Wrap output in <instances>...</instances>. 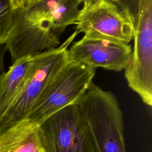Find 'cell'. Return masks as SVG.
<instances>
[{
  "label": "cell",
  "mask_w": 152,
  "mask_h": 152,
  "mask_svg": "<svg viewBox=\"0 0 152 152\" xmlns=\"http://www.w3.org/2000/svg\"><path fill=\"white\" fill-rule=\"evenodd\" d=\"M75 103L87 125L94 152H126L123 113L110 91L93 82Z\"/></svg>",
  "instance_id": "obj_1"
},
{
  "label": "cell",
  "mask_w": 152,
  "mask_h": 152,
  "mask_svg": "<svg viewBox=\"0 0 152 152\" xmlns=\"http://www.w3.org/2000/svg\"><path fill=\"white\" fill-rule=\"evenodd\" d=\"M78 34L75 30L58 46L31 57L24 84L0 120V131L27 118L45 87L68 61V49Z\"/></svg>",
  "instance_id": "obj_2"
},
{
  "label": "cell",
  "mask_w": 152,
  "mask_h": 152,
  "mask_svg": "<svg viewBox=\"0 0 152 152\" xmlns=\"http://www.w3.org/2000/svg\"><path fill=\"white\" fill-rule=\"evenodd\" d=\"M134 25V46L125 69L128 86L152 105V0H134L126 8Z\"/></svg>",
  "instance_id": "obj_3"
},
{
  "label": "cell",
  "mask_w": 152,
  "mask_h": 152,
  "mask_svg": "<svg viewBox=\"0 0 152 152\" xmlns=\"http://www.w3.org/2000/svg\"><path fill=\"white\" fill-rule=\"evenodd\" d=\"M95 74L93 68L68 61L45 87L26 119L37 126L53 113L75 103L93 83Z\"/></svg>",
  "instance_id": "obj_4"
},
{
  "label": "cell",
  "mask_w": 152,
  "mask_h": 152,
  "mask_svg": "<svg viewBox=\"0 0 152 152\" xmlns=\"http://www.w3.org/2000/svg\"><path fill=\"white\" fill-rule=\"evenodd\" d=\"M37 129L43 152H94L87 125L75 103L53 113Z\"/></svg>",
  "instance_id": "obj_5"
},
{
  "label": "cell",
  "mask_w": 152,
  "mask_h": 152,
  "mask_svg": "<svg viewBox=\"0 0 152 152\" xmlns=\"http://www.w3.org/2000/svg\"><path fill=\"white\" fill-rule=\"evenodd\" d=\"M75 30L92 38L105 39L129 44L133 39L134 25L131 15L110 0L80 8Z\"/></svg>",
  "instance_id": "obj_6"
},
{
  "label": "cell",
  "mask_w": 152,
  "mask_h": 152,
  "mask_svg": "<svg viewBox=\"0 0 152 152\" xmlns=\"http://www.w3.org/2000/svg\"><path fill=\"white\" fill-rule=\"evenodd\" d=\"M80 5L78 0H40L17 9L15 14L46 43L55 44L67 27L75 25Z\"/></svg>",
  "instance_id": "obj_7"
},
{
  "label": "cell",
  "mask_w": 152,
  "mask_h": 152,
  "mask_svg": "<svg viewBox=\"0 0 152 152\" xmlns=\"http://www.w3.org/2000/svg\"><path fill=\"white\" fill-rule=\"evenodd\" d=\"M129 44L109 39L84 36L71 43L68 49V61L96 69L119 72L125 70L131 58Z\"/></svg>",
  "instance_id": "obj_8"
},
{
  "label": "cell",
  "mask_w": 152,
  "mask_h": 152,
  "mask_svg": "<svg viewBox=\"0 0 152 152\" xmlns=\"http://www.w3.org/2000/svg\"><path fill=\"white\" fill-rule=\"evenodd\" d=\"M37 127L24 119L0 131V152H43Z\"/></svg>",
  "instance_id": "obj_9"
},
{
  "label": "cell",
  "mask_w": 152,
  "mask_h": 152,
  "mask_svg": "<svg viewBox=\"0 0 152 152\" xmlns=\"http://www.w3.org/2000/svg\"><path fill=\"white\" fill-rule=\"evenodd\" d=\"M31 61L30 56L17 59L0 77V120L23 86Z\"/></svg>",
  "instance_id": "obj_10"
},
{
  "label": "cell",
  "mask_w": 152,
  "mask_h": 152,
  "mask_svg": "<svg viewBox=\"0 0 152 152\" xmlns=\"http://www.w3.org/2000/svg\"><path fill=\"white\" fill-rule=\"evenodd\" d=\"M15 10L11 0H0V44L5 45L14 24Z\"/></svg>",
  "instance_id": "obj_11"
},
{
  "label": "cell",
  "mask_w": 152,
  "mask_h": 152,
  "mask_svg": "<svg viewBox=\"0 0 152 152\" xmlns=\"http://www.w3.org/2000/svg\"><path fill=\"white\" fill-rule=\"evenodd\" d=\"M7 50L5 45L0 44V77L5 72L4 60L5 51Z\"/></svg>",
  "instance_id": "obj_12"
},
{
  "label": "cell",
  "mask_w": 152,
  "mask_h": 152,
  "mask_svg": "<svg viewBox=\"0 0 152 152\" xmlns=\"http://www.w3.org/2000/svg\"><path fill=\"white\" fill-rule=\"evenodd\" d=\"M15 10L26 7L28 4V0H11Z\"/></svg>",
  "instance_id": "obj_13"
},
{
  "label": "cell",
  "mask_w": 152,
  "mask_h": 152,
  "mask_svg": "<svg viewBox=\"0 0 152 152\" xmlns=\"http://www.w3.org/2000/svg\"><path fill=\"white\" fill-rule=\"evenodd\" d=\"M101 0H78L80 4L83 5L82 7H86L92 4H96Z\"/></svg>",
  "instance_id": "obj_14"
},
{
  "label": "cell",
  "mask_w": 152,
  "mask_h": 152,
  "mask_svg": "<svg viewBox=\"0 0 152 152\" xmlns=\"http://www.w3.org/2000/svg\"><path fill=\"white\" fill-rule=\"evenodd\" d=\"M114 2L117 3L118 5H119L120 6H124L126 4H127L129 1H132V0H110Z\"/></svg>",
  "instance_id": "obj_15"
},
{
  "label": "cell",
  "mask_w": 152,
  "mask_h": 152,
  "mask_svg": "<svg viewBox=\"0 0 152 152\" xmlns=\"http://www.w3.org/2000/svg\"><path fill=\"white\" fill-rule=\"evenodd\" d=\"M40 1V0H28V4H27V6H28V5H31V4H35V3L39 2V1ZM27 6H26V7H27Z\"/></svg>",
  "instance_id": "obj_16"
}]
</instances>
